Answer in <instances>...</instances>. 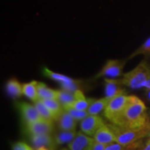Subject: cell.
Segmentation results:
<instances>
[{"mask_svg":"<svg viewBox=\"0 0 150 150\" xmlns=\"http://www.w3.org/2000/svg\"><path fill=\"white\" fill-rule=\"evenodd\" d=\"M94 139L95 142L104 145H108L111 142H116L115 134L108 126V124H106L97 131L94 136Z\"/></svg>","mask_w":150,"mask_h":150,"instance_id":"12","label":"cell"},{"mask_svg":"<svg viewBox=\"0 0 150 150\" xmlns=\"http://www.w3.org/2000/svg\"><path fill=\"white\" fill-rule=\"evenodd\" d=\"M13 150H33L32 147L23 142H18L13 144Z\"/></svg>","mask_w":150,"mask_h":150,"instance_id":"27","label":"cell"},{"mask_svg":"<svg viewBox=\"0 0 150 150\" xmlns=\"http://www.w3.org/2000/svg\"><path fill=\"white\" fill-rule=\"evenodd\" d=\"M35 150H50V149H48V148H47L46 147H44V146H42V147H40L38 148H36Z\"/></svg>","mask_w":150,"mask_h":150,"instance_id":"33","label":"cell"},{"mask_svg":"<svg viewBox=\"0 0 150 150\" xmlns=\"http://www.w3.org/2000/svg\"><path fill=\"white\" fill-rule=\"evenodd\" d=\"M127 149H134V145L131 144L129 145H122L118 143L117 142H113L106 145L105 150H127Z\"/></svg>","mask_w":150,"mask_h":150,"instance_id":"26","label":"cell"},{"mask_svg":"<svg viewBox=\"0 0 150 150\" xmlns=\"http://www.w3.org/2000/svg\"><path fill=\"white\" fill-rule=\"evenodd\" d=\"M110 99L108 97H104V98L99 99H95L93 103L90 105L88 112L89 115H97L103 110L106 108L108 102H110Z\"/></svg>","mask_w":150,"mask_h":150,"instance_id":"21","label":"cell"},{"mask_svg":"<svg viewBox=\"0 0 150 150\" xmlns=\"http://www.w3.org/2000/svg\"><path fill=\"white\" fill-rule=\"evenodd\" d=\"M150 77V66L145 61H142L134 70L123 75L120 79L122 85L131 89H140L142 84Z\"/></svg>","mask_w":150,"mask_h":150,"instance_id":"2","label":"cell"},{"mask_svg":"<svg viewBox=\"0 0 150 150\" xmlns=\"http://www.w3.org/2000/svg\"><path fill=\"white\" fill-rule=\"evenodd\" d=\"M27 131L31 136L41 134H51L54 130L53 121L41 119L35 122L26 125Z\"/></svg>","mask_w":150,"mask_h":150,"instance_id":"10","label":"cell"},{"mask_svg":"<svg viewBox=\"0 0 150 150\" xmlns=\"http://www.w3.org/2000/svg\"><path fill=\"white\" fill-rule=\"evenodd\" d=\"M37 90L38 99H56V98H57L58 91H55V90L50 88L45 84L44 83H42V82H39L38 83Z\"/></svg>","mask_w":150,"mask_h":150,"instance_id":"19","label":"cell"},{"mask_svg":"<svg viewBox=\"0 0 150 150\" xmlns=\"http://www.w3.org/2000/svg\"><path fill=\"white\" fill-rule=\"evenodd\" d=\"M145 55L146 56H150V37L139 48H138L134 53H132L129 56L128 59H131L138 55Z\"/></svg>","mask_w":150,"mask_h":150,"instance_id":"24","label":"cell"},{"mask_svg":"<svg viewBox=\"0 0 150 150\" xmlns=\"http://www.w3.org/2000/svg\"><path fill=\"white\" fill-rule=\"evenodd\" d=\"M43 104L45 105L47 108L50 110L53 115L54 120H57V119L61 115V114L64 110L62 105L61 104L57 99H40Z\"/></svg>","mask_w":150,"mask_h":150,"instance_id":"16","label":"cell"},{"mask_svg":"<svg viewBox=\"0 0 150 150\" xmlns=\"http://www.w3.org/2000/svg\"><path fill=\"white\" fill-rule=\"evenodd\" d=\"M61 150H70V149H67V148H64V149H61Z\"/></svg>","mask_w":150,"mask_h":150,"instance_id":"34","label":"cell"},{"mask_svg":"<svg viewBox=\"0 0 150 150\" xmlns=\"http://www.w3.org/2000/svg\"><path fill=\"white\" fill-rule=\"evenodd\" d=\"M56 121L61 131L76 130V120L67 110H63Z\"/></svg>","mask_w":150,"mask_h":150,"instance_id":"14","label":"cell"},{"mask_svg":"<svg viewBox=\"0 0 150 150\" xmlns=\"http://www.w3.org/2000/svg\"><path fill=\"white\" fill-rule=\"evenodd\" d=\"M146 131H147V137L150 138V121L149 124H148L147 128H146Z\"/></svg>","mask_w":150,"mask_h":150,"instance_id":"31","label":"cell"},{"mask_svg":"<svg viewBox=\"0 0 150 150\" xmlns=\"http://www.w3.org/2000/svg\"><path fill=\"white\" fill-rule=\"evenodd\" d=\"M126 61L125 60H108L102 69L96 74L95 79L102 77L115 79L122 75L123 69Z\"/></svg>","mask_w":150,"mask_h":150,"instance_id":"6","label":"cell"},{"mask_svg":"<svg viewBox=\"0 0 150 150\" xmlns=\"http://www.w3.org/2000/svg\"><path fill=\"white\" fill-rule=\"evenodd\" d=\"M129 102V95L125 94L117 95L110 100L104 109V115L111 123H114L120 116Z\"/></svg>","mask_w":150,"mask_h":150,"instance_id":"4","label":"cell"},{"mask_svg":"<svg viewBox=\"0 0 150 150\" xmlns=\"http://www.w3.org/2000/svg\"><path fill=\"white\" fill-rule=\"evenodd\" d=\"M142 88H145L146 89H150V77L142 84Z\"/></svg>","mask_w":150,"mask_h":150,"instance_id":"30","label":"cell"},{"mask_svg":"<svg viewBox=\"0 0 150 150\" xmlns=\"http://www.w3.org/2000/svg\"><path fill=\"white\" fill-rule=\"evenodd\" d=\"M95 142L94 138L80 131L68 144V148L70 150H92Z\"/></svg>","mask_w":150,"mask_h":150,"instance_id":"8","label":"cell"},{"mask_svg":"<svg viewBox=\"0 0 150 150\" xmlns=\"http://www.w3.org/2000/svg\"><path fill=\"white\" fill-rule=\"evenodd\" d=\"M42 73L47 77L60 83L63 91L74 93L77 90H80L79 89V88L81 81L79 80L73 79L65 75L54 72L49 70L47 67H44L42 69Z\"/></svg>","mask_w":150,"mask_h":150,"instance_id":"5","label":"cell"},{"mask_svg":"<svg viewBox=\"0 0 150 150\" xmlns=\"http://www.w3.org/2000/svg\"><path fill=\"white\" fill-rule=\"evenodd\" d=\"M74 94L75 101L71 108L79 110H87L95 99L86 98L82 91L77 90Z\"/></svg>","mask_w":150,"mask_h":150,"instance_id":"15","label":"cell"},{"mask_svg":"<svg viewBox=\"0 0 150 150\" xmlns=\"http://www.w3.org/2000/svg\"><path fill=\"white\" fill-rule=\"evenodd\" d=\"M31 142L35 149L40 147H46L50 150H56V144L54 138L51 134H41L31 136Z\"/></svg>","mask_w":150,"mask_h":150,"instance_id":"13","label":"cell"},{"mask_svg":"<svg viewBox=\"0 0 150 150\" xmlns=\"http://www.w3.org/2000/svg\"><path fill=\"white\" fill-rule=\"evenodd\" d=\"M38 83V82H37L36 81H33L24 83L22 85L23 95L34 102L38 99L37 90Z\"/></svg>","mask_w":150,"mask_h":150,"instance_id":"20","label":"cell"},{"mask_svg":"<svg viewBox=\"0 0 150 150\" xmlns=\"http://www.w3.org/2000/svg\"><path fill=\"white\" fill-rule=\"evenodd\" d=\"M108 126L113 131L116 138V142L122 145H129L140 139L147 137L146 129L142 130H134L124 128L113 124H108Z\"/></svg>","mask_w":150,"mask_h":150,"instance_id":"3","label":"cell"},{"mask_svg":"<svg viewBox=\"0 0 150 150\" xmlns=\"http://www.w3.org/2000/svg\"><path fill=\"white\" fill-rule=\"evenodd\" d=\"M145 95L146 97H147V99L150 102V89H146Z\"/></svg>","mask_w":150,"mask_h":150,"instance_id":"32","label":"cell"},{"mask_svg":"<svg viewBox=\"0 0 150 150\" xmlns=\"http://www.w3.org/2000/svg\"><path fill=\"white\" fill-rule=\"evenodd\" d=\"M18 107L26 125L43 119L35 106L27 102H20L18 104Z\"/></svg>","mask_w":150,"mask_h":150,"instance_id":"9","label":"cell"},{"mask_svg":"<svg viewBox=\"0 0 150 150\" xmlns=\"http://www.w3.org/2000/svg\"><path fill=\"white\" fill-rule=\"evenodd\" d=\"M106 125L102 118L97 115H89L81 122L82 132L89 136H94L101 127Z\"/></svg>","mask_w":150,"mask_h":150,"instance_id":"7","label":"cell"},{"mask_svg":"<svg viewBox=\"0 0 150 150\" xmlns=\"http://www.w3.org/2000/svg\"><path fill=\"white\" fill-rule=\"evenodd\" d=\"M35 106L36 107L39 114L43 119L47 120H54L52 112L46 107L45 105L43 104L40 99H38L36 102H35Z\"/></svg>","mask_w":150,"mask_h":150,"instance_id":"23","label":"cell"},{"mask_svg":"<svg viewBox=\"0 0 150 150\" xmlns=\"http://www.w3.org/2000/svg\"></svg>","mask_w":150,"mask_h":150,"instance_id":"36","label":"cell"},{"mask_svg":"<svg viewBox=\"0 0 150 150\" xmlns=\"http://www.w3.org/2000/svg\"><path fill=\"white\" fill-rule=\"evenodd\" d=\"M141 150H150V138H148V139L145 143V145L142 147Z\"/></svg>","mask_w":150,"mask_h":150,"instance_id":"29","label":"cell"},{"mask_svg":"<svg viewBox=\"0 0 150 150\" xmlns=\"http://www.w3.org/2000/svg\"><path fill=\"white\" fill-rule=\"evenodd\" d=\"M106 145H104V144L95 142V144H94L93 149L92 150H105Z\"/></svg>","mask_w":150,"mask_h":150,"instance_id":"28","label":"cell"},{"mask_svg":"<svg viewBox=\"0 0 150 150\" xmlns=\"http://www.w3.org/2000/svg\"><path fill=\"white\" fill-rule=\"evenodd\" d=\"M56 99L61 103L64 110H67L71 108L73 103L74 102V94L63 91H63H58Z\"/></svg>","mask_w":150,"mask_h":150,"instance_id":"18","label":"cell"},{"mask_svg":"<svg viewBox=\"0 0 150 150\" xmlns=\"http://www.w3.org/2000/svg\"><path fill=\"white\" fill-rule=\"evenodd\" d=\"M105 95L106 97L111 99L117 95L125 94V91L122 88L120 79L105 78Z\"/></svg>","mask_w":150,"mask_h":150,"instance_id":"11","label":"cell"},{"mask_svg":"<svg viewBox=\"0 0 150 150\" xmlns=\"http://www.w3.org/2000/svg\"><path fill=\"white\" fill-rule=\"evenodd\" d=\"M149 122L148 108L140 98L129 95V102L120 116L113 125L134 130H142L147 128Z\"/></svg>","mask_w":150,"mask_h":150,"instance_id":"1","label":"cell"},{"mask_svg":"<svg viewBox=\"0 0 150 150\" xmlns=\"http://www.w3.org/2000/svg\"><path fill=\"white\" fill-rule=\"evenodd\" d=\"M65 110H67L76 120H83L84 118L89 115L88 110H79L72 108H70Z\"/></svg>","mask_w":150,"mask_h":150,"instance_id":"25","label":"cell"},{"mask_svg":"<svg viewBox=\"0 0 150 150\" xmlns=\"http://www.w3.org/2000/svg\"><path fill=\"white\" fill-rule=\"evenodd\" d=\"M127 150H138V149H127Z\"/></svg>","mask_w":150,"mask_h":150,"instance_id":"35","label":"cell"},{"mask_svg":"<svg viewBox=\"0 0 150 150\" xmlns=\"http://www.w3.org/2000/svg\"><path fill=\"white\" fill-rule=\"evenodd\" d=\"M76 130L61 131L57 133L54 137V140L56 145H62L64 143H70L76 136Z\"/></svg>","mask_w":150,"mask_h":150,"instance_id":"22","label":"cell"},{"mask_svg":"<svg viewBox=\"0 0 150 150\" xmlns=\"http://www.w3.org/2000/svg\"><path fill=\"white\" fill-rule=\"evenodd\" d=\"M6 89L7 93L13 98L21 97L22 95H23L22 85L15 78L8 80L6 86Z\"/></svg>","mask_w":150,"mask_h":150,"instance_id":"17","label":"cell"}]
</instances>
